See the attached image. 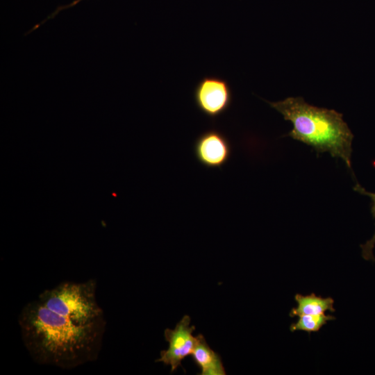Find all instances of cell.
I'll return each mask as SVG.
<instances>
[{
	"mask_svg": "<svg viewBox=\"0 0 375 375\" xmlns=\"http://www.w3.org/2000/svg\"><path fill=\"white\" fill-rule=\"evenodd\" d=\"M354 190L357 192L368 196L371 201V213L374 218H375V193L367 191L358 183L354 186ZM375 246V232L371 239L367 240L365 244L360 245L361 253L362 258L366 260L375 261V258L373 254V249Z\"/></svg>",
	"mask_w": 375,
	"mask_h": 375,
	"instance_id": "9c48e42d",
	"label": "cell"
},
{
	"mask_svg": "<svg viewBox=\"0 0 375 375\" xmlns=\"http://www.w3.org/2000/svg\"><path fill=\"white\" fill-rule=\"evenodd\" d=\"M197 161L208 169H222L229 160L232 147L228 138L219 130L212 128L201 133L194 143Z\"/></svg>",
	"mask_w": 375,
	"mask_h": 375,
	"instance_id": "5b68a950",
	"label": "cell"
},
{
	"mask_svg": "<svg viewBox=\"0 0 375 375\" xmlns=\"http://www.w3.org/2000/svg\"><path fill=\"white\" fill-rule=\"evenodd\" d=\"M267 102L293 126L288 135L312 147L317 153L328 152L342 159L352 172L351 153L353 135L335 110L307 103L301 97Z\"/></svg>",
	"mask_w": 375,
	"mask_h": 375,
	"instance_id": "7a4b0ae2",
	"label": "cell"
},
{
	"mask_svg": "<svg viewBox=\"0 0 375 375\" xmlns=\"http://www.w3.org/2000/svg\"><path fill=\"white\" fill-rule=\"evenodd\" d=\"M192 358L200 368V375L226 374L221 356L208 344L203 335H197V341Z\"/></svg>",
	"mask_w": 375,
	"mask_h": 375,
	"instance_id": "8992f818",
	"label": "cell"
},
{
	"mask_svg": "<svg viewBox=\"0 0 375 375\" xmlns=\"http://www.w3.org/2000/svg\"><path fill=\"white\" fill-rule=\"evenodd\" d=\"M189 315H184L174 329L166 328L164 336L169 343L166 350L160 351V358L156 362H162L171 367V372L182 366L183 360L191 355L197 341V335L193 336L194 326H190Z\"/></svg>",
	"mask_w": 375,
	"mask_h": 375,
	"instance_id": "277c9868",
	"label": "cell"
},
{
	"mask_svg": "<svg viewBox=\"0 0 375 375\" xmlns=\"http://www.w3.org/2000/svg\"><path fill=\"white\" fill-rule=\"evenodd\" d=\"M82 0H75L74 1H73L71 4H69L66 6H65V8H69V7H72L76 4H77L78 3H79L80 1H81Z\"/></svg>",
	"mask_w": 375,
	"mask_h": 375,
	"instance_id": "30bf717a",
	"label": "cell"
},
{
	"mask_svg": "<svg viewBox=\"0 0 375 375\" xmlns=\"http://www.w3.org/2000/svg\"><path fill=\"white\" fill-rule=\"evenodd\" d=\"M335 319L331 315L325 313L299 316L297 321L290 326V331H302L308 333L318 332L328 322Z\"/></svg>",
	"mask_w": 375,
	"mask_h": 375,
	"instance_id": "ba28073f",
	"label": "cell"
},
{
	"mask_svg": "<svg viewBox=\"0 0 375 375\" xmlns=\"http://www.w3.org/2000/svg\"><path fill=\"white\" fill-rule=\"evenodd\" d=\"M194 100L202 114L210 119H216L230 108L233 100L232 91L225 79L205 76L194 88Z\"/></svg>",
	"mask_w": 375,
	"mask_h": 375,
	"instance_id": "3957f363",
	"label": "cell"
},
{
	"mask_svg": "<svg viewBox=\"0 0 375 375\" xmlns=\"http://www.w3.org/2000/svg\"><path fill=\"white\" fill-rule=\"evenodd\" d=\"M294 299L297 305L291 309L289 313L291 317L335 311L334 299L330 297H322L312 292L307 295L296 294Z\"/></svg>",
	"mask_w": 375,
	"mask_h": 375,
	"instance_id": "52a82bcc",
	"label": "cell"
},
{
	"mask_svg": "<svg viewBox=\"0 0 375 375\" xmlns=\"http://www.w3.org/2000/svg\"><path fill=\"white\" fill-rule=\"evenodd\" d=\"M96 289L92 278L65 281L24 306L18 323L35 362L70 369L98 358L106 322Z\"/></svg>",
	"mask_w": 375,
	"mask_h": 375,
	"instance_id": "6da1fadb",
	"label": "cell"
}]
</instances>
